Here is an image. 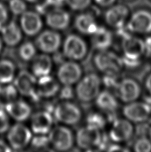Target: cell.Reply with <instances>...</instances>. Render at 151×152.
<instances>
[{"instance_id":"6da1fadb","label":"cell","mask_w":151,"mask_h":152,"mask_svg":"<svg viewBox=\"0 0 151 152\" xmlns=\"http://www.w3.org/2000/svg\"><path fill=\"white\" fill-rule=\"evenodd\" d=\"M101 77L97 73L90 72L83 75L76 83L75 97L80 103L89 104L94 102L101 91Z\"/></svg>"},{"instance_id":"7a4b0ae2","label":"cell","mask_w":151,"mask_h":152,"mask_svg":"<svg viewBox=\"0 0 151 152\" xmlns=\"http://www.w3.org/2000/svg\"><path fill=\"white\" fill-rule=\"evenodd\" d=\"M92 62L94 67L102 75H119L124 68L121 56L109 50L97 51Z\"/></svg>"},{"instance_id":"3957f363","label":"cell","mask_w":151,"mask_h":152,"mask_svg":"<svg viewBox=\"0 0 151 152\" xmlns=\"http://www.w3.org/2000/svg\"><path fill=\"white\" fill-rule=\"evenodd\" d=\"M89 45L81 34H70L63 43V53L65 58L75 61H82L87 58Z\"/></svg>"},{"instance_id":"277c9868","label":"cell","mask_w":151,"mask_h":152,"mask_svg":"<svg viewBox=\"0 0 151 152\" xmlns=\"http://www.w3.org/2000/svg\"><path fill=\"white\" fill-rule=\"evenodd\" d=\"M126 28L131 34L136 36L151 35V10L140 7L131 13Z\"/></svg>"},{"instance_id":"5b68a950","label":"cell","mask_w":151,"mask_h":152,"mask_svg":"<svg viewBox=\"0 0 151 152\" xmlns=\"http://www.w3.org/2000/svg\"><path fill=\"white\" fill-rule=\"evenodd\" d=\"M53 114L57 121L68 126H77L83 118L81 108L71 101H62L56 105Z\"/></svg>"},{"instance_id":"8992f818","label":"cell","mask_w":151,"mask_h":152,"mask_svg":"<svg viewBox=\"0 0 151 152\" xmlns=\"http://www.w3.org/2000/svg\"><path fill=\"white\" fill-rule=\"evenodd\" d=\"M142 92L141 84L136 79L131 77L119 79L117 86L113 90V93L118 101L125 104L139 100Z\"/></svg>"},{"instance_id":"52a82bcc","label":"cell","mask_w":151,"mask_h":152,"mask_svg":"<svg viewBox=\"0 0 151 152\" xmlns=\"http://www.w3.org/2000/svg\"><path fill=\"white\" fill-rule=\"evenodd\" d=\"M102 135V131L85 125L77 129L75 143L81 150L99 151Z\"/></svg>"},{"instance_id":"ba28073f","label":"cell","mask_w":151,"mask_h":152,"mask_svg":"<svg viewBox=\"0 0 151 152\" xmlns=\"http://www.w3.org/2000/svg\"><path fill=\"white\" fill-rule=\"evenodd\" d=\"M111 124L108 135L112 142L120 144L127 142L136 134V127L134 124L125 118H117Z\"/></svg>"},{"instance_id":"9c48e42d","label":"cell","mask_w":151,"mask_h":152,"mask_svg":"<svg viewBox=\"0 0 151 152\" xmlns=\"http://www.w3.org/2000/svg\"><path fill=\"white\" fill-rule=\"evenodd\" d=\"M131 14L130 8L124 4H115L106 9L103 20L110 28L117 29L125 26Z\"/></svg>"},{"instance_id":"30bf717a","label":"cell","mask_w":151,"mask_h":152,"mask_svg":"<svg viewBox=\"0 0 151 152\" xmlns=\"http://www.w3.org/2000/svg\"><path fill=\"white\" fill-rule=\"evenodd\" d=\"M48 137L50 144L57 151H69L75 144V135L67 126H59L54 127L50 131Z\"/></svg>"},{"instance_id":"8fae6325","label":"cell","mask_w":151,"mask_h":152,"mask_svg":"<svg viewBox=\"0 0 151 152\" xmlns=\"http://www.w3.org/2000/svg\"><path fill=\"white\" fill-rule=\"evenodd\" d=\"M123 117L134 124H145L151 118V111L145 103L139 102L125 104L122 109Z\"/></svg>"},{"instance_id":"7c38bea8","label":"cell","mask_w":151,"mask_h":152,"mask_svg":"<svg viewBox=\"0 0 151 152\" xmlns=\"http://www.w3.org/2000/svg\"><path fill=\"white\" fill-rule=\"evenodd\" d=\"M57 74L59 82L63 85L73 86L83 77V67L78 61L69 59L59 65Z\"/></svg>"},{"instance_id":"4fadbf2b","label":"cell","mask_w":151,"mask_h":152,"mask_svg":"<svg viewBox=\"0 0 151 152\" xmlns=\"http://www.w3.org/2000/svg\"><path fill=\"white\" fill-rule=\"evenodd\" d=\"M74 27L79 34L82 36L93 35L99 27L96 15L93 12H79L74 20Z\"/></svg>"},{"instance_id":"5bb4252c","label":"cell","mask_w":151,"mask_h":152,"mask_svg":"<svg viewBox=\"0 0 151 152\" xmlns=\"http://www.w3.org/2000/svg\"><path fill=\"white\" fill-rule=\"evenodd\" d=\"M14 84L16 89L21 94L37 99V81L35 76L27 71H21L15 78Z\"/></svg>"},{"instance_id":"9a60e30c","label":"cell","mask_w":151,"mask_h":152,"mask_svg":"<svg viewBox=\"0 0 151 152\" xmlns=\"http://www.w3.org/2000/svg\"><path fill=\"white\" fill-rule=\"evenodd\" d=\"M121 47L124 56L136 59H141L144 56V39L136 35L131 34L121 39Z\"/></svg>"},{"instance_id":"2e32d148","label":"cell","mask_w":151,"mask_h":152,"mask_svg":"<svg viewBox=\"0 0 151 152\" xmlns=\"http://www.w3.org/2000/svg\"><path fill=\"white\" fill-rule=\"evenodd\" d=\"M46 15L47 26L53 30H65L71 24V17L70 13L61 7L53 8Z\"/></svg>"},{"instance_id":"e0dca14e","label":"cell","mask_w":151,"mask_h":152,"mask_svg":"<svg viewBox=\"0 0 151 152\" xmlns=\"http://www.w3.org/2000/svg\"><path fill=\"white\" fill-rule=\"evenodd\" d=\"M94 102L98 110L106 115L116 113L119 108V101L115 94L109 89H105L99 92Z\"/></svg>"},{"instance_id":"ac0fdd59","label":"cell","mask_w":151,"mask_h":152,"mask_svg":"<svg viewBox=\"0 0 151 152\" xmlns=\"http://www.w3.org/2000/svg\"><path fill=\"white\" fill-rule=\"evenodd\" d=\"M36 45L45 53H55L61 45V36L55 30L45 31L37 38Z\"/></svg>"},{"instance_id":"d6986e66","label":"cell","mask_w":151,"mask_h":152,"mask_svg":"<svg viewBox=\"0 0 151 152\" xmlns=\"http://www.w3.org/2000/svg\"><path fill=\"white\" fill-rule=\"evenodd\" d=\"M7 138L13 149L20 150L25 148L30 142L31 134L28 127L18 124L11 128Z\"/></svg>"},{"instance_id":"ffe728a7","label":"cell","mask_w":151,"mask_h":152,"mask_svg":"<svg viewBox=\"0 0 151 152\" xmlns=\"http://www.w3.org/2000/svg\"><path fill=\"white\" fill-rule=\"evenodd\" d=\"M91 36V44L96 51L109 50L114 42V34L105 26H99Z\"/></svg>"},{"instance_id":"44dd1931","label":"cell","mask_w":151,"mask_h":152,"mask_svg":"<svg viewBox=\"0 0 151 152\" xmlns=\"http://www.w3.org/2000/svg\"><path fill=\"white\" fill-rule=\"evenodd\" d=\"M53 120V117L47 111L35 113L31 118L32 130L37 134H46L51 130Z\"/></svg>"},{"instance_id":"7402d4cb","label":"cell","mask_w":151,"mask_h":152,"mask_svg":"<svg viewBox=\"0 0 151 152\" xmlns=\"http://www.w3.org/2000/svg\"><path fill=\"white\" fill-rule=\"evenodd\" d=\"M21 25L27 35L33 36L41 30L42 21L37 13L33 12H25L21 16Z\"/></svg>"},{"instance_id":"603a6c76","label":"cell","mask_w":151,"mask_h":152,"mask_svg":"<svg viewBox=\"0 0 151 152\" xmlns=\"http://www.w3.org/2000/svg\"><path fill=\"white\" fill-rule=\"evenodd\" d=\"M60 86L53 77L49 75L39 77L37 83V93L39 97H51L59 93Z\"/></svg>"},{"instance_id":"cb8c5ba5","label":"cell","mask_w":151,"mask_h":152,"mask_svg":"<svg viewBox=\"0 0 151 152\" xmlns=\"http://www.w3.org/2000/svg\"><path fill=\"white\" fill-rule=\"evenodd\" d=\"M8 113L17 121H25L31 114V107L23 101H13L5 107Z\"/></svg>"},{"instance_id":"d4e9b609","label":"cell","mask_w":151,"mask_h":152,"mask_svg":"<svg viewBox=\"0 0 151 152\" xmlns=\"http://www.w3.org/2000/svg\"><path fill=\"white\" fill-rule=\"evenodd\" d=\"M52 69V60L45 54L36 56L32 64V71L37 77L47 75Z\"/></svg>"},{"instance_id":"484cf974","label":"cell","mask_w":151,"mask_h":152,"mask_svg":"<svg viewBox=\"0 0 151 152\" xmlns=\"http://www.w3.org/2000/svg\"><path fill=\"white\" fill-rule=\"evenodd\" d=\"M3 39L7 45L14 46L21 39V32L20 28L14 21L1 28Z\"/></svg>"},{"instance_id":"4316f807","label":"cell","mask_w":151,"mask_h":152,"mask_svg":"<svg viewBox=\"0 0 151 152\" xmlns=\"http://www.w3.org/2000/svg\"><path fill=\"white\" fill-rule=\"evenodd\" d=\"M85 123L88 126L102 131L107 126V120L103 113L99 112H91L85 118Z\"/></svg>"},{"instance_id":"83f0119b","label":"cell","mask_w":151,"mask_h":152,"mask_svg":"<svg viewBox=\"0 0 151 152\" xmlns=\"http://www.w3.org/2000/svg\"><path fill=\"white\" fill-rule=\"evenodd\" d=\"M15 74V66L8 60L0 61V83H7L13 80Z\"/></svg>"},{"instance_id":"f1b7e54d","label":"cell","mask_w":151,"mask_h":152,"mask_svg":"<svg viewBox=\"0 0 151 152\" xmlns=\"http://www.w3.org/2000/svg\"><path fill=\"white\" fill-rule=\"evenodd\" d=\"M17 97V89L9 85L4 88L0 87V108L5 107L9 103L15 101Z\"/></svg>"},{"instance_id":"f546056e","label":"cell","mask_w":151,"mask_h":152,"mask_svg":"<svg viewBox=\"0 0 151 152\" xmlns=\"http://www.w3.org/2000/svg\"><path fill=\"white\" fill-rule=\"evenodd\" d=\"M133 150L136 152H150L151 141L148 136L140 135L133 143Z\"/></svg>"},{"instance_id":"4dcf8cb0","label":"cell","mask_w":151,"mask_h":152,"mask_svg":"<svg viewBox=\"0 0 151 152\" xmlns=\"http://www.w3.org/2000/svg\"><path fill=\"white\" fill-rule=\"evenodd\" d=\"M36 53V50L33 43L29 42H27L23 43L19 50L21 59L24 61H29L34 58Z\"/></svg>"},{"instance_id":"1f68e13d","label":"cell","mask_w":151,"mask_h":152,"mask_svg":"<svg viewBox=\"0 0 151 152\" xmlns=\"http://www.w3.org/2000/svg\"><path fill=\"white\" fill-rule=\"evenodd\" d=\"M93 0H66V4L74 12L86 11L91 7Z\"/></svg>"},{"instance_id":"d6a6232c","label":"cell","mask_w":151,"mask_h":152,"mask_svg":"<svg viewBox=\"0 0 151 152\" xmlns=\"http://www.w3.org/2000/svg\"><path fill=\"white\" fill-rule=\"evenodd\" d=\"M118 76L119 75L103 74L101 77L102 86H104L106 89L113 91L120 79Z\"/></svg>"},{"instance_id":"836d02e7","label":"cell","mask_w":151,"mask_h":152,"mask_svg":"<svg viewBox=\"0 0 151 152\" xmlns=\"http://www.w3.org/2000/svg\"><path fill=\"white\" fill-rule=\"evenodd\" d=\"M9 8L15 15L23 14L25 12L27 5L23 0H9Z\"/></svg>"},{"instance_id":"e575fe53","label":"cell","mask_w":151,"mask_h":152,"mask_svg":"<svg viewBox=\"0 0 151 152\" xmlns=\"http://www.w3.org/2000/svg\"><path fill=\"white\" fill-rule=\"evenodd\" d=\"M58 94L62 101H71L75 97V89L73 88L72 86L63 85V88L59 89Z\"/></svg>"},{"instance_id":"d590c367","label":"cell","mask_w":151,"mask_h":152,"mask_svg":"<svg viewBox=\"0 0 151 152\" xmlns=\"http://www.w3.org/2000/svg\"><path fill=\"white\" fill-rule=\"evenodd\" d=\"M49 144H50L49 137L45 136L44 134H40L39 136L33 137L31 142L32 147L37 150H44L47 148Z\"/></svg>"},{"instance_id":"8d00e7d4","label":"cell","mask_w":151,"mask_h":152,"mask_svg":"<svg viewBox=\"0 0 151 152\" xmlns=\"http://www.w3.org/2000/svg\"><path fill=\"white\" fill-rule=\"evenodd\" d=\"M122 61L123 64L124 68H127L128 69H135L138 68L142 64V58L141 59H136L131 58L128 57H126L122 56Z\"/></svg>"},{"instance_id":"74e56055","label":"cell","mask_w":151,"mask_h":152,"mask_svg":"<svg viewBox=\"0 0 151 152\" xmlns=\"http://www.w3.org/2000/svg\"><path fill=\"white\" fill-rule=\"evenodd\" d=\"M9 119L5 111L0 108V134L4 133L9 128Z\"/></svg>"},{"instance_id":"f35d334b","label":"cell","mask_w":151,"mask_h":152,"mask_svg":"<svg viewBox=\"0 0 151 152\" xmlns=\"http://www.w3.org/2000/svg\"><path fill=\"white\" fill-rule=\"evenodd\" d=\"M93 1L97 5L98 7L103 8V9H107L117 2V0H93Z\"/></svg>"},{"instance_id":"ab89813d","label":"cell","mask_w":151,"mask_h":152,"mask_svg":"<svg viewBox=\"0 0 151 152\" xmlns=\"http://www.w3.org/2000/svg\"><path fill=\"white\" fill-rule=\"evenodd\" d=\"M144 56L151 59V35L147 36L144 39Z\"/></svg>"},{"instance_id":"60d3db41","label":"cell","mask_w":151,"mask_h":152,"mask_svg":"<svg viewBox=\"0 0 151 152\" xmlns=\"http://www.w3.org/2000/svg\"><path fill=\"white\" fill-rule=\"evenodd\" d=\"M107 151H130V150H129V149L123 147L122 145H121L120 143L113 142L112 143H110V144L109 145V146H108V148L107 149Z\"/></svg>"},{"instance_id":"b9f144b4","label":"cell","mask_w":151,"mask_h":152,"mask_svg":"<svg viewBox=\"0 0 151 152\" xmlns=\"http://www.w3.org/2000/svg\"><path fill=\"white\" fill-rule=\"evenodd\" d=\"M7 19V11L4 4L0 3V29L5 23Z\"/></svg>"},{"instance_id":"7bdbcfd3","label":"cell","mask_w":151,"mask_h":152,"mask_svg":"<svg viewBox=\"0 0 151 152\" xmlns=\"http://www.w3.org/2000/svg\"><path fill=\"white\" fill-rule=\"evenodd\" d=\"M144 87L148 95L151 96V73L148 74L144 81Z\"/></svg>"},{"instance_id":"ee69618b","label":"cell","mask_w":151,"mask_h":152,"mask_svg":"<svg viewBox=\"0 0 151 152\" xmlns=\"http://www.w3.org/2000/svg\"><path fill=\"white\" fill-rule=\"evenodd\" d=\"M53 7H61L66 4V0H45Z\"/></svg>"},{"instance_id":"f6af8a7d","label":"cell","mask_w":151,"mask_h":152,"mask_svg":"<svg viewBox=\"0 0 151 152\" xmlns=\"http://www.w3.org/2000/svg\"><path fill=\"white\" fill-rule=\"evenodd\" d=\"M11 151H12V150H11V148L9 146H8L4 141L0 140V152H8Z\"/></svg>"},{"instance_id":"bcb514c9","label":"cell","mask_w":151,"mask_h":152,"mask_svg":"<svg viewBox=\"0 0 151 152\" xmlns=\"http://www.w3.org/2000/svg\"><path fill=\"white\" fill-rule=\"evenodd\" d=\"M143 102L147 105V106L149 107V109L151 111V96L147 94V96L144 98Z\"/></svg>"},{"instance_id":"7dc6e473","label":"cell","mask_w":151,"mask_h":152,"mask_svg":"<svg viewBox=\"0 0 151 152\" xmlns=\"http://www.w3.org/2000/svg\"><path fill=\"white\" fill-rule=\"evenodd\" d=\"M147 135H148V137L149 138L150 140L151 141V125L150 126H149L148 127V130H147Z\"/></svg>"},{"instance_id":"c3c4849f","label":"cell","mask_w":151,"mask_h":152,"mask_svg":"<svg viewBox=\"0 0 151 152\" xmlns=\"http://www.w3.org/2000/svg\"><path fill=\"white\" fill-rule=\"evenodd\" d=\"M28 1H29V2H31V3H33V2H37L39 1V0H27Z\"/></svg>"},{"instance_id":"681fc988","label":"cell","mask_w":151,"mask_h":152,"mask_svg":"<svg viewBox=\"0 0 151 152\" xmlns=\"http://www.w3.org/2000/svg\"><path fill=\"white\" fill-rule=\"evenodd\" d=\"M123 1L126 2H133V1H135L136 0H123Z\"/></svg>"},{"instance_id":"f907efd6","label":"cell","mask_w":151,"mask_h":152,"mask_svg":"<svg viewBox=\"0 0 151 152\" xmlns=\"http://www.w3.org/2000/svg\"><path fill=\"white\" fill-rule=\"evenodd\" d=\"M1 48H2V43H1V38H0V51H1Z\"/></svg>"},{"instance_id":"816d5d0a","label":"cell","mask_w":151,"mask_h":152,"mask_svg":"<svg viewBox=\"0 0 151 152\" xmlns=\"http://www.w3.org/2000/svg\"><path fill=\"white\" fill-rule=\"evenodd\" d=\"M149 1L150 3H151V0H149Z\"/></svg>"},{"instance_id":"f5cc1de1","label":"cell","mask_w":151,"mask_h":152,"mask_svg":"<svg viewBox=\"0 0 151 152\" xmlns=\"http://www.w3.org/2000/svg\"><path fill=\"white\" fill-rule=\"evenodd\" d=\"M4 1H7V0H4Z\"/></svg>"}]
</instances>
